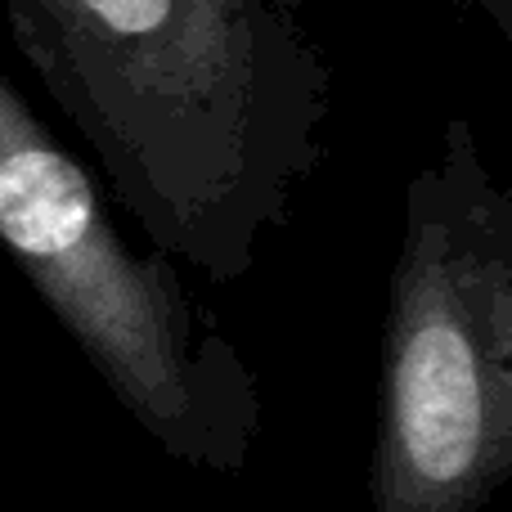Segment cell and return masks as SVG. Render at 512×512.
<instances>
[{
    "label": "cell",
    "instance_id": "obj_4",
    "mask_svg": "<svg viewBox=\"0 0 512 512\" xmlns=\"http://www.w3.org/2000/svg\"><path fill=\"white\" fill-rule=\"evenodd\" d=\"M468 14H477L481 23H490V32L504 45H512V0H459Z\"/></svg>",
    "mask_w": 512,
    "mask_h": 512
},
{
    "label": "cell",
    "instance_id": "obj_2",
    "mask_svg": "<svg viewBox=\"0 0 512 512\" xmlns=\"http://www.w3.org/2000/svg\"><path fill=\"white\" fill-rule=\"evenodd\" d=\"M0 248L108 396L167 459L239 477L261 441V373L180 265L140 252L86 167L0 72Z\"/></svg>",
    "mask_w": 512,
    "mask_h": 512
},
{
    "label": "cell",
    "instance_id": "obj_3",
    "mask_svg": "<svg viewBox=\"0 0 512 512\" xmlns=\"http://www.w3.org/2000/svg\"><path fill=\"white\" fill-rule=\"evenodd\" d=\"M512 477V194L454 113L387 279L369 512H486Z\"/></svg>",
    "mask_w": 512,
    "mask_h": 512
},
{
    "label": "cell",
    "instance_id": "obj_1",
    "mask_svg": "<svg viewBox=\"0 0 512 512\" xmlns=\"http://www.w3.org/2000/svg\"><path fill=\"white\" fill-rule=\"evenodd\" d=\"M342 0H0L108 198L230 288L333 153Z\"/></svg>",
    "mask_w": 512,
    "mask_h": 512
}]
</instances>
